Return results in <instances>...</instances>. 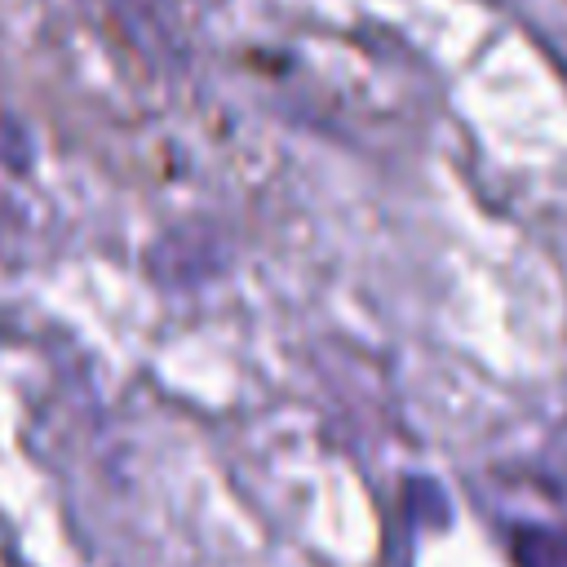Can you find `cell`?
<instances>
[{
  "label": "cell",
  "instance_id": "obj_1",
  "mask_svg": "<svg viewBox=\"0 0 567 567\" xmlns=\"http://www.w3.org/2000/svg\"><path fill=\"white\" fill-rule=\"evenodd\" d=\"M0 164H9V168H27L31 164V142H27L22 124L9 111H0Z\"/></svg>",
  "mask_w": 567,
  "mask_h": 567
}]
</instances>
